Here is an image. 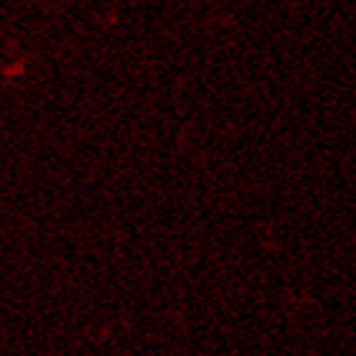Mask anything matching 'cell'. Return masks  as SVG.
Listing matches in <instances>:
<instances>
[]
</instances>
